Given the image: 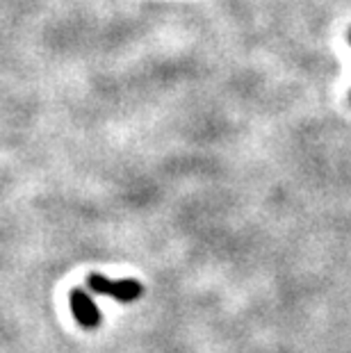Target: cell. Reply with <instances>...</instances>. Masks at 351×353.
Instances as JSON below:
<instances>
[{
	"instance_id": "1",
	"label": "cell",
	"mask_w": 351,
	"mask_h": 353,
	"mask_svg": "<svg viewBox=\"0 0 351 353\" xmlns=\"http://www.w3.org/2000/svg\"><path fill=\"white\" fill-rule=\"evenodd\" d=\"M87 285L89 290L96 292V294H106V296H114L117 301H135V299L141 296V292L144 288L137 283V281H130V278H126V281H110V278L101 276V274H92L87 278Z\"/></svg>"
},
{
	"instance_id": "2",
	"label": "cell",
	"mask_w": 351,
	"mask_h": 353,
	"mask_svg": "<svg viewBox=\"0 0 351 353\" xmlns=\"http://www.w3.org/2000/svg\"><path fill=\"white\" fill-rule=\"evenodd\" d=\"M71 312L76 314L80 326H85V328H96L101 324L99 307H96L92 296H89L85 290H73L71 292Z\"/></svg>"
},
{
	"instance_id": "3",
	"label": "cell",
	"mask_w": 351,
	"mask_h": 353,
	"mask_svg": "<svg viewBox=\"0 0 351 353\" xmlns=\"http://www.w3.org/2000/svg\"><path fill=\"white\" fill-rule=\"evenodd\" d=\"M349 39H351V34H349Z\"/></svg>"
}]
</instances>
